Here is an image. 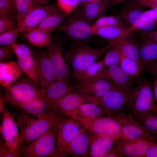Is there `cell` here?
Wrapping results in <instances>:
<instances>
[{"label": "cell", "instance_id": "f6af8a7d", "mask_svg": "<svg viewBox=\"0 0 157 157\" xmlns=\"http://www.w3.org/2000/svg\"><path fill=\"white\" fill-rule=\"evenodd\" d=\"M5 15L15 16L13 11V0H0V16Z\"/></svg>", "mask_w": 157, "mask_h": 157}, {"label": "cell", "instance_id": "8fae6325", "mask_svg": "<svg viewBox=\"0 0 157 157\" xmlns=\"http://www.w3.org/2000/svg\"><path fill=\"white\" fill-rule=\"evenodd\" d=\"M60 8L58 4L41 5L23 16L17 18L19 33L30 31L39 25L46 17Z\"/></svg>", "mask_w": 157, "mask_h": 157}, {"label": "cell", "instance_id": "ab89813d", "mask_svg": "<svg viewBox=\"0 0 157 157\" xmlns=\"http://www.w3.org/2000/svg\"><path fill=\"white\" fill-rule=\"evenodd\" d=\"M10 45L14 53L17 58L24 56H33L32 49L25 44L15 42Z\"/></svg>", "mask_w": 157, "mask_h": 157}, {"label": "cell", "instance_id": "7bdbcfd3", "mask_svg": "<svg viewBox=\"0 0 157 157\" xmlns=\"http://www.w3.org/2000/svg\"><path fill=\"white\" fill-rule=\"evenodd\" d=\"M80 3L78 0H57V4L60 9L69 14Z\"/></svg>", "mask_w": 157, "mask_h": 157}, {"label": "cell", "instance_id": "8992f818", "mask_svg": "<svg viewBox=\"0 0 157 157\" xmlns=\"http://www.w3.org/2000/svg\"><path fill=\"white\" fill-rule=\"evenodd\" d=\"M91 24L83 19L77 10L55 30L64 32L75 43H83L92 35Z\"/></svg>", "mask_w": 157, "mask_h": 157}, {"label": "cell", "instance_id": "f5cc1de1", "mask_svg": "<svg viewBox=\"0 0 157 157\" xmlns=\"http://www.w3.org/2000/svg\"><path fill=\"white\" fill-rule=\"evenodd\" d=\"M144 16L151 18H157V9L145 10L144 12Z\"/></svg>", "mask_w": 157, "mask_h": 157}, {"label": "cell", "instance_id": "cb8c5ba5", "mask_svg": "<svg viewBox=\"0 0 157 157\" xmlns=\"http://www.w3.org/2000/svg\"><path fill=\"white\" fill-rule=\"evenodd\" d=\"M140 61L145 66L150 65L157 60V43L142 34L138 42Z\"/></svg>", "mask_w": 157, "mask_h": 157}, {"label": "cell", "instance_id": "74e56055", "mask_svg": "<svg viewBox=\"0 0 157 157\" xmlns=\"http://www.w3.org/2000/svg\"><path fill=\"white\" fill-rule=\"evenodd\" d=\"M18 28V22L15 16H0V34Z\"/></svg>", "mask_w": 157, "mask_h": 157}, {"label": "cell", "instance_id": "1f68e13d", "mask_svg": "<svg viewBox=\"0 0 157 157\" xmlns=\"http://www.w3.org/2000/svg\"><path fill=\"white\" fill-rule=\"evenodd\" d=\"M17 63L22 72L34 83L38 85L36 63L33 56L18 58Z\"/></svg>", "mask_w": 157, "mask_h": 157}, {"label": "cell", "instance_id": "6da1fadb", "mask_svg": "<svg viewBox=\"0 0 157 157\" xmlns=\"http://www.w3.org/2000/svg\"><path fill=\"white\" fill-rule=\"evenodd\" d=\"M126 107L130 114L139 122L147 116L157 115L152 85L148 79L138 80L136 86L132 88Z\"/></svg>", "mask_w": 157, "mask_h": 157}, {"label": "cell", "instance_id": "ac0fdd59", "mask_svg": "<svg viewBox=\"0 0 157 157\" xmlns=\"http://www.w3.org/2000/svg\"><path fill=\"white\" fill-rule=\"evenodd\" d=\"M92 136L83 127L66 149L63 157L89 156V148Z\"/></svg>", "mask_w": 157, "mask_h": 157}, {"label": "cell", "instance_id": "6f0895ef", "mask_svg": "<svg viewBox=\"0 0 157 157\" xmlns=\"http://www.w3.org/2000/svg\"><path fill=\"white\" fill-rule=\"evenodd\" d=\"M39 3L44 5H49L47 0H36Z\"/></svg>", "mask_w": 157, "mask_h": 157}, {"label": "cell", "instance_id": "6125c7cd", "mask_svg": "<svg viewBox=\"0 0 157 157\" xmlns=\"http://www.w3.org/2000/svg\"><path fill=\"white\" fill-rule=\"evenodd\" d=\"M93 1V0H86L85 3H89Z\"/></svg>", "mask_w": 157, "mask_h": 157}, {"label": "cell", "instance_id": "5bb4252c", "mask_svg": "<svg viewBox=\"0 0 157 157\" xmlns=\"http://www.w3.org/2000/svg\"><path fill=\"white\" fill-rule=\"evenodd\" d=\"M32 50L36 63L38 84L44 89L57 79L56 74L44 49L40 48L38 51Z\"/></svg>", "mask_w": 157, "mask_h": 157}, {"label": "cell", "instance_id": "30bf717a", "mask_svg": "<svg viewBox=\"0 0 157 157\" xmlns=\"http://www.w3.org/2000/svg\"><path fill=\"white\" fill-rule=\"evenodd\" d=\"M3 121L0 130L4 143L15 157L19 156L21 147L20 132L10 111L5 107L3 110Z\"/></svg>", "mask_w": 157, "mask_h": 157}, {"label": "cell", "instance_id": "f1b7e54d", "mask_svg": "<svg viewBox=\"0 0 157 157\" xmlns=\"http://www.w3.org/2000/svg\"><path fill=\"white\" fill-rule=\"evenodd\" d=\"M23 35L31 44L39 48L47 47L54 40V37L50 33L40 30L26 32Z\"/></svg>", "mask_w": 157, "mask_h": 157}, {"label": "cell", "instance_id": "816d5d0a", "mask_svg": "<svg viewBox=\"0 0 157 157\" xmlns=\"http://www.w3.org/2000/svg\"><path fill=\"white\" fill-rule=\"evenodd\" d=\"M152 87L156 105L157 107V76H154Z\"/></svg>", "mask_w": 157, "mask_h": 157}, {"label": "cell", "instance_id": "e575fe53", "mask_svg": "<svg viewBox=\"0 0 157 157\" xmlns=\"http://www.w3.org/2000/svg\"><path fill=\"white\" fill-rule=\"evenodd\" d=\"M115 26L125 28H129L118 15L101 16L97 18L91 24V27Z\"/></svg>", "mask_w": 157, "mask_h": 157}, {"label": "cell", "instance_id": "52a82bcc", "mask_svg": "<svg viewBox=\"0 0 157 157\" xmlns=\"http://www.w3.org/2000/svg\"><path fill=\"white\" fill-rule=\"evenodd\" d=\"M69 117L63 118L58 125L56 146L51 157H63L66 149L83 127L78 120Z\"/></svg>", "mask_w": 157, "mask_h": 157}, {"label": "cell", "instance_id": "9f6ffc18", "mask_svg": "<svg viewBox=\"0 0 157 157\" xmlns=\"http://www.w3.org/2000/svg\"><path fill=\"white\" fill-rule=\"evenodd\" d=\"M4 101L1 95H0V112L2 113V111L4 108H5L4 106L3 102Z\"/></svg>", "mask_w": 157, "mask_h": 157}, {"label": "cell", "instance_id": "7c38bea8", "mask_svg": "<svg viewBox=\"0 0 157 157\" xmlns=\"http://www.w3.org/2000/svg\"><path fill=\"white\" fill-rule=\"evenodd\" d=\"M115 85L113 81L98 78L78 83L75 87L87 102H92L102 97Z\"/></svg>", "mask_w": 157, "mask_h": 157}, {"label": "cell", "instance_id": "7402d4cb", "mask_svg": "<svg viewBox=\"0 0 157 157\" xmlns=\"http://www.w3.org/2000/svg\"><path fill=\"white\" fill-rule=\"evenodd\" d=\"M44 90L45 96L52 103H55L75 90V86L67 81L57 79Z\"/></svg>", "mask_w": 157, "mask_h": 157}, {"label": "cell", "instance_id": "c3c4849f", "mask_svg": "<svg viewBox=\"0 0 157 157\" xmlns=\"http://www.w3.org/2000/svg\"><path fill=\"white\" fill-rule=\"evenodd\" d=\"M0 157H15L14 154L10 152L5 145L4 142H3L2 139H1L0 140Z\"/></svg>", "mask_w": 157, "mask_h": 157}, {"label": "cell", "instance_id": "f546056e", "mask_svg": "<svg viewBox=\"0 0 157 157\" xmlns=\"http://www.w3.org/2000/svg\"><path fill=\"white\" fill-rule=\"evenodd\" d=\"M68 15L60 9L47 16L39 25L30 31L40 30L50 33L54 31Z\"/></svg>", "mask_w": 157, "mask_h": 157}, {"label": "cell", "instance_id": "8d00e7d4", "mask_svg": "<svg viewBox=\"0 0 157 157\" xmlns=\"http://www.w3.org/2000/svg\"><path fill=\"white\" fill-rule=\"evenodd\" d=\"M105 53L101 60L104 66L108 67L119 64L122 54L116 47L112 45Z\"/></svg>", "mask_w": 157, "mask_h": 157}, {"label": "cell", "instance_id": "e0dca14e", "mask_svg": "<svg viewBox=\"0 0 157 157\" xmlns=\"http://www.w3.org/2000/svg\"><path fill=\"white\" fill-rule=\"evenodd\" d=\"M15 106L23 109L26 113L34 115L38 117L55 114L63 115L47 99L45 95L27 102L18 104Z\"/></svg>", "mask_w": 157, "mask_h": 157}, {"label": "cell", "instance_id": "ffe728a7", "mask_svg": "<svg viewBox=\"0 0 157 157\" xmlns=\"http://www.w3.org/2000/svg\"><path fill=\"white\" fill-rule=\"evenodd\" d=\"M145 8L132 2L128 3L123 6L119 12L118 15L131 32L135 30L142 21Z\"/></svg>", "mask_w": 157, "mask_h": 157}, {"label": "cell", "instance_id": "9c48e42d", "mask_svg": "<svg viewBox=\"0 0 157 157\" xmlns=\"http://www.w3.org/2000/svg\"><path fill=\"white\" fill-rule=\"evenodd\" d=\"M131 89L130 85H115L103 96L92 102L103 106L112 115L126 106L129 100Z\"/></svg>", "mask_w": 157, "mask_h": 157}, {"label": "cell", "instance_id": "680465c9", "mask_svg": "<svg viewBox=\"0 0 157 157\" xmlns=\"http://www.w3.org/2000/svg\"><path fill=\"white\" fill-rule=\"evenodd\" d=\"M78 1L80 3H81L82 5L85 4L86 1V0H78Z\"/></svg>", "mask_w": 157, "mask_h": 157}, {"label": "cell", "instance_id": "836d02e7", "mask_svg": "<svg viewBox=\"0 0 157 157\" xmlns=\"http://www.w3.org/2000/svg\"><path fill=\"white\" fill-rule=\"evenodd\" d=\"M37 3L35 0H13V12L17 18L23 16L34 8Z\"/></svg>", "mask_w": 157, "mask_h": 157}, {"label": "cell", "instance_id": "5b68a950", "mask_svg": "<svg viewBox=\"0 0 157 157\" xmlns=\"http://www.w3.org/2000/svg\"><path fill=\"white\" fill-rule=\"evenodd\" d=\"M58 126L43 133L30 143L21 147L19 156L26 157H51L56 148Z\"/></svg>", "mask_w": 157, "mask_h": 157}, {"label": "cell", "instance_id": "ba28073f", "mask_svg": "<svg viewBox=\"0 0 157 157\" xmlns=\"http://www.w3.org/2000/svg\"><path fill=\"white\" fill-rule=\"evenodd\" d=\"M65 116L58 114L38 117L30 122L20 133L19 141L29 144L39 136L56 126Z\"/></svg>", "mask_w": 157, "mask_h": 157}, {"label": "cell", "instance_id": "603a6c76", "mask_svg": "<svg viewBox=\"0 0 157 157\" xmlns=\"http://www.w3.org/2000/svg\"><path fill=\"white\" fill-rule=\"evenodd\" d=\"M99 78L111 79L118 85H130L137 79L128 74L119 64L104 69L100 72Z\"/></svg>", "mask_w": 157, "mask_h": 157}, {"label": "cell", "instance_id": "44dd1931", "mask_svg": "<svg viewBox=\"0 0 157 157\" xmlns=\"http://www.w3.org/2000/svg\"><path fill=\"white\" fill-rule=\"evenodd\" d=\"M112 115L103 106L90 102L82 103L78 107L70 111L66 116L73 118H91Z\"/></svg>", "mask_w": 157, "mask_h": 157}, {"label": "cell", "instance_id": "94428289", "mask_svg": "<svg viewBox=\"0 0 157 157\" xmlns=\"http://www.w3.org/2000/svg\"><path fill=\"white\" fill-rule=\"evenodd\" d=\"M103 0H93V1L97 2H101Z\"/></svg>", "mask_w": 157, "mask_h": 157}, {"label": "cell", "instance_id": "83f0119b", "mask_svg": "<svg viewBox=\"0 0 157 157\" xmlns=\"http://www.w3.org/2000/svg\"><path fill=\"white\" fill-rule=\"evenodd\" d=\"M21 72L17 63L13 61L0 62L1 84L4 87L11 84L20 75Z\"/></svg>", "mask_w": 157, "mask_h": 157}, {"label": "cell", "instance_id": "4dcf8cb0", "mask_svg": "<svg viewBox=\"0 0 157 157\" xmlns=\"http://www.w3.org/2000/svg\"><path fill=\"white\" fill-rule=\"evenodd\" d=\"M91 28L92 35H98L105 38L106 40L114 39L131 33L129 28H125L115 26Z\"/></svg>", "mask_w": 157, "mask_h": 157}, {"label": "cell", "instance_id": "9a60e30c", "mask_svg": "<svg viewBox=\"0 0 157 157\" xmlns=\"http://www.w3.org/2000/svg\"><path fill=\"white\" fill-rule=\"evenodd\" d=\"M44 50L54 69L57 79L70 82V69L63 54V49L60 45L53 41Z\"/></svg>", "mask_w": 157, "mask_h": 157}, {"label": "cell", "instance_id": "60d3db41", "mask_svg": "<svg viewBox=\"0 0 157 157\" xmlns=\"http://www.w3.org/2000/svg\"><path fill=\"white\" fill-rule=\"evenodd\" d=\"M140 122L153 135H157V115L145 117Z\"/></svg>", "mask_w": 157, "mask_h": 157}, {"label": "cell", "instance_id": "7dc6e473", "mask_svg": "<svg viewBox=\"0 0 157 157\" xmlns=\"http://www.w3.org/2000/svg\"><path fill=\"white\" fill-rule=\"evenodd\" d=\"M143 157H157V142L155 141L153 142Z\"/></svg>", "mask_w": 157, "mask_h": 157}, {"label": "cell", "instance_id": "d4e9b609", "mask_svg": "<svg viewBox=\"0 0 157 157\" xmlns=\"http://www.w3.org/2000/svg\"><path fill=\"white\" fill-rule=\"evenodd\" d=\"M110 0L101 2L92 1L82 5L77 10L82 17L91 24L95 19L101 16L108 9Z\"/></svg>", "mask_w": 157, "mask_h": 157}, {"label": "cell", "instance_id": "4316f807", "mask_svg": "<svg viewBox=\"0 0 157 157\" xmlns=\"http://www.w3.org/2000/svg\"><path fill=\"white\" fill-rule=\"evenodd\" d=\"M86 102L87 101L84 97L75 90L52 104L58 111L66 116L69 112Z\"/></svg>", "mask_w": 157, "mask_h": 157}, {"label": "cell", "instance_id": "681fc988", "mask_svg": "<svg viewBox=\"0 0 157 157\" xmlns=\"http://www.w3.org/2000/svg\"><path fill=\"white\" fill-rule=\"evenodd\" d=\"M122 157L119 153L117 146L115 144L102 157Z\"/></svg>", "mask_w": 157, "mask_h": 157}, {"label": "cell", "instance_id": "d6a6232c", "mask_svg": "<svg viewBox=\"0 0 157 157\" xmlns=\"http://www.w3.org/2000/svg\"><path fill=\"white\" fill-rule=\"evenodd\" d=\"M119 64L128 74L136 79L140 76L145 68V65L140 61L122 54Z\"/></svg>", "mask_w": 157, "mask_h": 157}, {"label": "cell", "instance_id": "ee69618b", "mask_svg": "<svg viewBox=\"0 0 157 157\" xmlns=\"http://www.w3.org/2000/svg\"><path fill=\"white\" fill-rule=\"evenodd\" d=\"M13 53L10 45H0V62L11 61L13 58Z\"/></svg>", "mask_w": 157, "mask_h": 157}, {"label": "cell", "instance_id": "3957f363", "mask_svg": "<svg viewBox=\"0 0 157 157\" xmlns=\"http://www.w3.org/2000/svg\"><path fill=\"white\" fill-rule=\"evenodd\" d=\"M4 101L16 105L45 95L44 90L39 88L28 77H22L3 87Z\"/></svg>", "mask_w": 157, "mask_h": 157}, {"label": "cell", "instance_id": "b9f144b4", "mask_svg": "<svg viewBox=\"0 0 157 157\" xmlns=\"http://www.w3.org/2000/svg\"><path fill=\"white\" fill-rule=\"evenodd\" d=\"M19 33V31L17 28L0 34V45H11L15 42Z\"/></svg>", "mask_w": 157, "mask_h": 157}, {"label": "cell", "instance_id": "11a10c76", "mask_svg": "<svg viewBox=\"0 0 157 157\" xmlns=\"http://www.w3.org/2000/svg\"><path fill=\"white\" fill-rule=\"evenodd\" d=\"M136 0H110L108 9L112 6L122 3H130Z\"/></svg>", "mask_w": 157, "mask_h": 157}, {"label": "cell", "instance_id": "91938a15", "mask_svg": "<svg viewBox=\"0 0 157 157\" xmlns=\"http://www.w3.org/2000/svg\"><path fill=\"white\" fill-rule=\"evenodd\" d=\"M153 136L155 141L157 142V135H153Z\"/></svg>", "mask_w": 157, "mask_h": 157}, {"label": "cell", "instance_id": "277c9868", "mask_svg": "<svg viewBox=\"0 0 157 157\" xmlns=\"http://www.w3.org/2000/svg\"><path fill=\"white\" fill-rule=\"evenodd\" d=\"M93 136H110L124 139L120 126L112 115L95 118H76Z\"/></svg>", "mask_w": 157, "mask_h": 157}, {"label": "cell", "instance_id": "f35d334b", "mask_svg": "<svg viewBox=\"0 0 157 157\" xmlns=\"http://www.w3.org/2000/svg\"><path fill=\"white\" fill-rule=\"evenodd\" d=\"M157 30V18H153L143 15L142 21L137 26L135 30L141 32H146Z\"/></svg>", "mask_w": 157, "mask_h": 157}, {"label": "cell", "instance_id": "f907efd6", "mask_svg": "<svg viewBox=\"0 0 157 157\" xmlns=\"http://www.w3.org/2000/svg\"><path fill=\"white\" fill-rule=\"evenodd\" d=\"M145 68L153 76H157V60L151 64L145 66Z\"/></svg>", "mask_w": 157, "mask_h": 157}, {"label": "cell", "instance_id": "7a4b0ae2", "mask_svg": "<svg viewBox=\"0 0 157 157\" xmlns=\"http://www.w3.org/2000/svg\"><path fill=\"white\" fill-rule=\"evenodd\" d=\"M108 43L99 48H93L85 43H75L64 53L65 60L70 65L77 81L83 72L106 53L112 46Z\"/></svg>", "mask_w": 157, "mask_h": 157}, {"label": "cell", "instance_id": "db71d44e", "mask_svg": "<svg viewBox=\"0 0 157 157\" xmlns=\"http://www.w3.org/2000/svg\"><path fill=\"white\" fill-rule=\"evenodd\" d=\"M141 33L153 40L157 43V30Z\"/></svg>", "mask_w": 157, "mask_h": 157}, {"label": "cell", "instance_id": "2e32d148", "mask_svg": "<svg viewBox=\"0 0 157 157\" xmlns=\"http://www.w3.org/2000/svg\"><path fill=\"white\" fill-rule=\"evenodd\" d=\"M117 147L122 157H143L147 151L155 141L153 138L133 139H121Z\"/></svg>", "mask_w": 157, "mask_h": 157}, {"label": "cell", "instance_id": "484cf974", "mask_svg": "<svg viewBox=\"0 0 157 157\" xmlns=\"http://www.w3.org/2000/svg\"><path fill=\"white\" fill-rule=\"evenodd\" d=\"M119 139L113 137L92 136L89 148V156L102 157Z\"/></svg>", "mask_w": 157, "mask_h": 157}, {"label": "cell", "instance_id": "bcb514c9", "mask_svg": "<svg viewBox=\"0 0 157 157\" xmlns=\"http://www.w3.org/2000/svg\"><path fill=\"white\" fill-rule=\"evenodd\" d=\"M132 3L144 8L157 9V0H136Z\"/></svg>", "mask_w": 157, "mask_h": 157}, {"label": "cell", "instance_id": "d6986e66", "mask_svg": "<svg viewBox=\"0 0 157 157\" xmlns=\"http://www.w3.org/2000/svg\"><path fill=\"white\" fill-rule=\"evenodd\" d=\"M131 33L106 40L109 43L116 47L123 55L140 61L139 43Z\"/></svg>", "mask_w": 157, "mask_h": 157}, {"label": "cell", "instance_id": "d590c367", "mask_svg": "<svg viewBox=\"0 0 157 157\" xmlns=\"http://www.w3.org/2000/svg\"><path fill=\"white\" fill-rule=\"evenodd\" d=\"M104 66L101 60L96 61L83 72L77 80V83L93 79L99 78V75L104 69Z\"/></svg>", "mask_w": 157, "mask_h": 157}, {"label": "cell", "instance_id": "4fadbf2b", "mask_svg": "<svg viewBox=\"0 0 157 157\" xmlns=\"http://www.w3.org/2000/svg\"><path fill=\"white\" fill-rule=\"evenodd\" d=\"M112 116L119 124L124 139L153 138V135L130 114L116 113Z\"/></svg>", "mask_w": 157, "mask_h": 157}]
</instances>
